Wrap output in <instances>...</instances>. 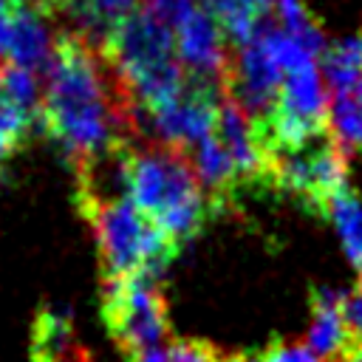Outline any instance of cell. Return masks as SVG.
I'll use <instances>...</instances> for the list:
<instances>
[{
	"label": "cell",
	"mask_w": 362,
	"mask_h": 362,
	"mask_svg": "<svg viewBox=\"0 0 362 362\" xmlns=\"http://www.w3.org/2000/svg\"><path fill=\"white\" fill-rule=\"evenodd\" d=\"M215 136L223 144V150L229 153L240 184H266V158H263V150L255 141V133H252V124H249L246 113L229 96L221 99Z\"/></svg>",
	"instance_id": "8"
},
{
	"label": "cell",
	"mask_w": 362,
	"mask_h": 362,
	"mask_svg": "<svg viewBox=\"0 0 362 362\" xmlns=\"http://www.w3.org/2000/svg\"><path fill=\"white\" fill-rule=\"evenodd\" d=\"M51 20L54 17L34 8H11L6 62L28 68L34 74H45L57 45V31L51 28Z\"/></svg>",
	"instance_id": "7"
},
{
	"label": "cell",
	"mask_w": 362,
	"mask_h": 362,
	"mask_svg": "<svg viewBox=\"0 0 362 362\" xmlns=\"http://www.w3.org/2000/svg\"><path fill=\"white\" fill-rule=\"evenodd\" d=\"M328 136L342 150V156H362V74L331 90L328 96Z\"/></svg>",
	"instance_id": "10"
},
{
	"label": "cell",
	"mask_w": 362,
	"mask_h": 362,
	"mask_svg": "<svg viewBox=\"0 0 362 362\" xmlns=\"http://www.w3.org/2000/svg\"><path fill=\"white\" fill-rule=\"evenodd\" d=\"M260 359L263 362H322L305 342H274Z\"/></svg>",
	"instance_id": "17"
},
{
	"label": "cell",
	"mask_w": 362,
	"mask_h": 362,
	"mask_svg": "<svg viewBox=\"0 0 362 362\" xmlns=\"http://www.w3.org/2000/svg\"><path fill=\"white\" fill-rule=\"evenodd\" d=\"M133 362H223V356L201 339H170L153 351L133 356Z\"/></svg>",
	"instance_id": "15"
},
{
	"label": "cell",
	"mask_w": 362,
	"mask_h": 362,
	"mask_svg": "<svg viewBox=\"0 0 362 362\" xmlns=\"http://www.w3.org/2000/svg\"><path fill=\"white\" fill-rule=\"evenodd\" d=\"M322 218H328L334 223L348 260L356 266V272L362 277V201L356 198V192L351 187H345L342 192H337L328 201Z\"/></svg>",
	"instance_id": "12"
},
{
	"label": "cell",
	"mask_w": 362,
	"mask_h": 362,
	"mask_svg": "<svg viewBox=\"0 0 362 362\" xmlns=\"http://www.w3.org/2000/svg\"><path fill=\"white\" fill-rule=\"evenodd\" d=\"M320 74L331 90L351 85L362 74V34L328 45L320 57Z\"/></svg>",
	"instance_id": "14"
},
{
	"label": "cell",
	"mask_w": 362,
	"mask_h": 362,
	"mask_svg": "<svg viewBox=\"0 0 362 362\" xmlns=\"http://www.w3.org/2000/svg\"><path fill=\"white\" fill-rule=\"evenodd\" d=\"M0 99L14 105L17 110H23L25 116H37L42 113V90H40V74L11 65V62H0Z\"/></svg>",
	"instance_id": "13"
},
{
	"label": "cell",
	"mask_w": 362,
	"mask_h": 362,
	"mask_svg": "<svg viewBox=\"0 0 362 362\" xmlns=\"http://www.w3.org/2000/svg\"><path fill=\"white\" fill-rule=\"evenodd\" d=\"M339 311H342V322L348 331V342L362 345V277L348 294H342Z\"/></svg>",
	"instance_id": "16"
},
{
	"label": "cell",
	"mask_w": 362,
	"mask_h": 362,
	"mask_svg": "<svg viewBox=\"0 0 362 362\" xmlns=\"http://www.w3.org/2000/svg\"><path fill=\"white\" fill-rule=\"evenodd\" d=\"M175 54L189 79L221 88L229 68V48L221 23L198 3L175 25Z\"/></svg>",
	"instance_id": "6"
},
{
	"label": "cell",
	"mask_w": 362,
	"mask_h": 362,
	"mask_svg": "<svg viewBox=\"0 0 362 362\" xmlns=\"http://www.w3.org/2000/svg\"><path fill=\"white\" fill-rule=\"evenodd\" d=\"M102 317L110 337L122 351L130 354V359L164 345L170 334L164 297L156 286V277L147 272L105 280Z\"/></svg>",
	"instance_id": "4"
},
{
	"label": "cell",
	"mask_w": 362,
	"mask_h": 362,
	"mask_svg": "<svg viewBox=\"0 0 362 362\" xmlns=\"http://www.w3.org/2000/svg\"><path fill=\"white\" fill-rule=\"evenodd\" d=\"M76 206L96 238L105 280H119L139 272L158 277L161 269H167L173 255L178 252V246L167 235H161L133 206L130 198L93 201L76 195Z\"/></svg>",
	"instance_id": "3"
},
{
	"label": "cell",
	"mask_w": 362,
	"mask_h": 362,
	"mask_svg": "<svg viewBox=\"0 0 362 362\" xmlns=\"http://www.w3.org/2000/svg\"><path fill=\"white\" fill-rule=\"evenodd\" d=\"M127 184L133 206L178 249L198 235L212 212L184 150L161 144L133 147L127 156Z\"/></svg>",
	"instance_id": "2"
},
{
	"label": "cell",
	"mask_w": 362,
	"mask_h": 362,
	"mask_svg": "<svg viewBox=\"0 0 362 362\" xmlns=\"http://www.w3.org/2000/svg\"><path fill=\"white\" fill-rule=\"evenodd\" d=\"M266 187L294 195L311 212L322 215L328 201L348 187V158L331 136L300 150H274L266 156Z\"/></svg>",
	"instance_id": "5"
},
{
	"label": "cell",
	"mask_w": 362,
	"mask_h": 362,
	"mask_svg": "<svg viewBox=\"0 0 362 362\" xmlns=\"http://www.w3.org/2000/svg\"><path fill=\"white\" fill-rule=\"evenodd\" d=\"M342 294H337L334 288L317 286L311 291V325H308V339L305 345L325 362V359H337L348 351V331L342 322V311H339Z\"/></svg>",
	"instance_id": "9"
},
{
	"label": "cell",
	"mask_w": 362,
	"mask_h": 362,
	"mask_svg": "<svg viewBox=\"0 0 362 362\" xmlns=\"http://www.w3.org/2000/svg\"><path fill=\"white\" fill-rule=\"evenodd\" d=\"M8 17L11 11L0 8V57H6V48H8Z\"/></svg>",
	"instance_id": "19"
},
{
	"label": "cell",
	"mask_w": 362,
	"mask_h": 362,
	"mask_svg": "<svg viewBox=\"0 0 362 362\" xmlns=\"http://www.w3.org/2000/svg\"><path fill=\"white\" fill-rule=\"evenodd\" d=\"M79 348L74 345V322L62 305H45L34 317V342L31 356L34 362H68L76 356Z\"/></svg>",
	"instance_id": "11"
},
{
	"label": "cell",
	"mask_w": 362,
	"mask_h": 362,
	"mask_svg": "<svg viewBox=\"0 0 362 362\" xmlns=\"http://www.w3.org/2000/svg\"><path fill=\"white\" fill-rule=\"evenodd\" d=\"M62 3L65 0H8L11 8H34V11H42L48 17H59Z\"/></svg>",
	"instance_id": "18"
},
{
	"label": "cell",
	"mask_w": 362,
	"mask_h": 362,
	"mask_svg": "<svg viewBox=\"0 0 362 362\" xmlns=\"http://www.w3.org/2000/svg\"><path fill=\"white\" fill-rule=\"evenodd\" d=\"M334 362H362V345H348V351L337 356Z\"/></svg>",
	"instance_id": "20"
},
{
	"label": "cell",
	"mask_w": 362,
	"mask_h": 362,
	"mask_svg": "<svg viewBox=\"0 0 362 362\" xmlns=\"http://www.w3.org/2000/svg\"><path fill=\"white\" fill-rule=\"evenodd\" d=\"M223 362H235V359H232V356H229V359H223Z\"/></svg>",
	"instance_id": "22"
},
{
	"label": "cell",
	"mask_w": 362,
	"mask_h": 362,
	"mask_svg": "<svg viewBox=\"0 0 362 362\" xmlns=\"http://www.w3.org/2000/svg\"><path fill=\"white\" fill-rule=\"evenodd\" d=\"M40 122L76 167L130 147L136 105L102 57V48L79 31H59L45 68Z\"/></svg>",
	"instance_id": "1"
},
{
	"label": "cell",
	"mask_w": 362,
	"mask_h": 362,
	"mask_svg": "<svg viewBox=\"0 0 362 362\" xmlns=\"http://www.w3.org/2000/svg\"><path fill=\"white\" fill-rule=\"evenodd\" d=\"M235 362H263L260 356H232Z\"/></svg>",
	"instance_id": "21"
}]
</instances>
